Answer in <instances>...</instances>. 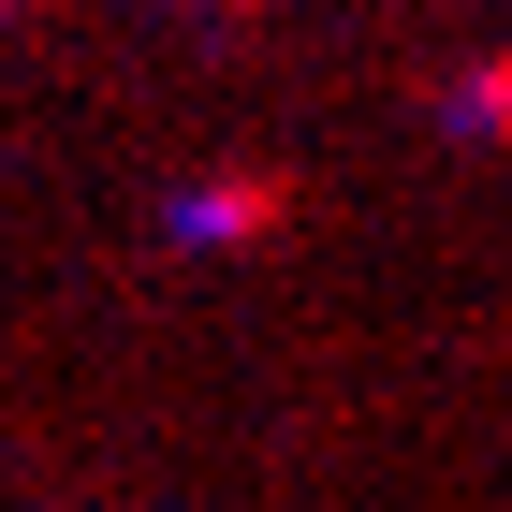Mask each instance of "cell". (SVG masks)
I'll use <instances>...</instances> for the list:
<instances>
[{
    "mask_svg": "<svg viewBox=\"0 0 512 512\" xmlns=\"http://www.w3.org/2000/svg\"><path fill=\"white\" fill-rule=\"evenodd\" d=\"M454 118H469V132H512V59H483V74H469V103H454Z\"/></svg>",
    "mask_w": 512,
    "mask_h": 512,
    "instance_id": "2",
    "label": "cell"
},
{
    "mask_svg": "<svg viewBox=\"0 0 512 512\" xmlns=\"http://www.w3.org/2000/svg\"><path fill=\"white\" fill-rule=\"evenodd\" d=\"M278 205H293V191H278V176H205V191L176 205V220H191L205 249H249V235H278Z\"/></svg>",
    "mask_w": 512,
    "mask_h": 512,
    "instance_id": "1",
    "label": "cell"
}]
</instances>
